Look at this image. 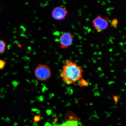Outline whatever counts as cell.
I'll use <instances>...</instances> for the list:
<instances>
[{
    "instance_id": "cell-6",
    "label": "cell",
    "mask_w": 126,
    "mask_h": 126,
    "mask_svg": "<svg viewBox=\"0 0 126 126\" xmlns=\"http://www.w3.org/2000/svg\"><path fill=\"white\" fill-rule=\"evenodd\" d=\"M80 123L73 113L69 112L65 115V121L60 126H80Z\"/></svg>"
},
{
    "instance_id": "cell-4",
    "label": "cell",
    "mask_w": 126,
    "mask_h": 126,
    "mask_svg": "<svg viewBox=\"0 0 126 126\" xmlns=\"http://www.w3.org/2000/svg\"><path fill=\"white\" fill-rule=\"evenodd\" d=\"M74 36L71 32L69 31L63 32L60 35L59 43L61 49L67 48L73 44Z\"/></svg>"
},
{
    "instance_id": "cell-5",
    "label": "cell",
    "mask_w": 126,
    "mask_h": 126,
    "mask_svg": "<svg viewBox=\"0 0 126 126\" xmlns=\"http://www.w3.org/2000/svg\"><path fill=\"white\" fill-rule=\"evenodd\" d=\"M68 14L66 8L61 6H57L54 8L51 12V16L53 18L57 20L64 19Z\"/></svg>"
},
{
    "instance_id": "cell-10",
    "label": "cell",
    "mask_w": 126,
    "mask_h": 126,
    "mask_svg": "<svg viewBox=\"0 0 126 126\" xmlns=\"http://www.w3.org/2000/svg\"><path fill=\"white\" fill-rule=\"evenodd\" d=\"M41 120L40 115H36L34 117V121L35 123L39 122Z\"/></svg>"
},
{
    "instance_id": "cell-7",
    "label": "cell",
    "mask_w": 126,
    "mask_h": 126,
    "mask_svg": "<svg viewBox=\"0 0 126 126\" xmlns=\"http://www.w3.org/2000/svg\"><path fill=\"white\" fill-rule=\"evenodd\" d=\"M6 47V43L4 40L0 39V54L3 53L5 51Z\"/></svg>"
},
{
    "instance_id": "cell-8",
    "label": "cell",
    "mask_w": 126,
    "mask_h": 126,
    "mask_svg": "<svg viewBox=\"0 0 126 126\" xmlns=\"http://www.w3.org/2000/svg\"><path fill=\"white\" fill-rule=\"evenodd\" d=\"M118 23V20L117 18L114 19L110 22V26L113 27H116L117 26Z\"/></svg>"
},
{
    "instance_id": "cell-9",
    "label": "cell",
    "mask_w": 126,
    "mask_h": 126,
    "mask_svg": "<svg viewBox=\"0 0 126 126\" xmlns=\"http://www.w3.org/2000/svg\"><path fill=\"white\" fill-rule=\"evenodd\" d=\"M6 62L3 60H0V69H2L5 67Z\"/></svg>"
},
{
    "instance_id": "cell-1",
    "label": "cell",
    "mask_w": 126,
    "mask_h": 126,
    "mask_svg": "<svg viewBox=\"0 0 126 126\" xmlns=\"http://www.w3.org/2000/svg\"><path fill=\"white\" fill-rule=\"evenodd\" d=\"M84 72L82 67L78 65L71 60L65 61L60 76L63 81L68 85L74 84L80 81Z\"/></svg>"
},
{
    "instance_id": "cell-3",
    "label": "cell",
    "mask_w": 126,
    "mask_h": 126,
    "mask_svg": "<svg viewBox=\"0 0 126 126\" xmlns=\"http://www.w3.org/2000/svg\"><path fill=\"white\" fill-rule=\"evenodd\" d=\"M93 27L95 30L99 32H102L108 27L109 19L107 17H104L98 15L92 21Z\"/></svg>"
},
{
    "instance_id": "cell-11",
    "label": "cell",
    "mask_w": 126,
    "mask_h": 126,
    "mask_svg": "<svg viewBox=\"0 0 126 126\" xmlns=\"http://www.w3.org/2000/svg\"><path fill=\"white\" fill-rule=\"evenodd\" d=\"M79 85L81 86H86V82L84 80L82 79H81L79 82Z\"/></svg>"
},
{
    "instance_id": "cell-2",
    "label": "cell",
    "mask_w": 126,
    "mask_h": 126,
    "mask_svg": "<svg viewBox=\"0 0 126 126\" xmlns=\"http://www.w3.org/2000/svg\"><path fill=\"white\" fill-rule=\"evenodd\" d=\"M34 75L39 81H44L48 80L51 76V71L50 67L45 64L39 65L34 70Z\"/></svg>"
}]
</instances>
